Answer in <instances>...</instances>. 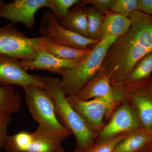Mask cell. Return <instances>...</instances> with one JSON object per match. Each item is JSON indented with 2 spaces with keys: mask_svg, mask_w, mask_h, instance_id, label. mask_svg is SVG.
Returning <instances> with one entry per match:
<instances>
[{
  "mask_svg": "<svg viewBox=\"0 0 152 152\" xmlns=\"http://www.w3.org/2000/svg\"><path fill=\"white\" fill-rule=\"evenodd\" d=\"M152 73V53H151L137 62L122 85L130 86L137 84L149 77Z\"/></svg>",
  "mask_w": 152,
  "mask_h": 152,
  "instance_id": "ffe728a7",
  "label": "cell"
},
{
  "mask_svg": "<svg viewBox=\"0 0 152 152\" xmlns=\"http://www.w3.org/2000/svg\"><path fill=\"white\" fill-rule=\"evenodd\" d=\"M0 83L6 86L18 85L22 87L35 85L44 89L43 76L28 73L20 64V60L0 54Z\"/></svg>",
  "mask_w": 152,
  "mask_h": 152,
  "instance_id": "8fae6325",
  "label": "cell"
},
{
  "mask_svg": "<svg viewBox=\"0 0 152 152\" xmlns=\"http://www.w3.org/2000/svg\"><path fill=\"white\" fill-rule=\"evenodd\" d=\"M67 99L74 110L94 132L97 134L101 130L104 126V117H106L108 111L107 105L102 98L84 101L79 99L75 96H68Z\"/></svg>",
  "mask_w": 152,
  "mask_h": 152,
  "instance_id": "7c38bea8",
  "label": "cell"
},
{
  "mask_svg": "<svg viewBox=\"0 0 152 152\" xmlns=\"http://www.w3.org/2000/svg\"><path fill=\"white\" fill-rule=\"evenodd\" d=\"M138 3V0H114L112 11L129 18L132 12L137 10Z\"/></svg>",
  "mask_w": 152,
  "mask_h": 152,
  "instance_id": "cb8c5ba5",
  "label": "cell"
},
{
  "mask_svg": "<svg viewBox=\"0 0 152 152\" xmlns=\"http://www.w3.org/2000/svg\"><path fill=\"white\" fill-rule=\"evenodd\" d=\"M137 10L152 17V0H138Z\"/></svg>",
  "mask_w": 152,
  "mask_h": 152,
  "instance_id": "4316f807",
  "label": "cell"
},
{
  "mask_svg": "<svg viewBox=\"0 0 152 152\" xmlns=\"http://www.w3.org/2000/svg\"><path fill=\"white\" fill-rule=\"evenodd\" d=\"M127 89L124 85H112L110 77L101 67L97 73L75 96L81 100L101 98L108 107L106 117L110 119L117 108L127 100Z\"/></svg>",
  "mask_w": 152,
  "mask_h": 152,
  "instance_id": "5b68a950",
  "label": "cell"
},
{
  "mask_svg": "<svg viewBox=\"0 0 152 152\" xmlns=\"http://www.w3.org/2000/svg\"><path fill=\"white\" fill-rule=\"evenodd\" d=\"M110 120L109 123L97 133L98 142L132 132L141 128L135 112L127 100L117 108Z\"/></svg>",
  "mask_w": 152,
  "mask_h": 152,
  "instance_id": "9c48e42d",
  "label": "cell"
},
{
  "mask_svg": "<svg viewBox=\"0 0 152 152\" xmlns=\"http://www.w3.org/2000/svg\"><path fill=\"white\" fill-rule=\"evenodd\" d=\"M39 31L42 37L49 42L79 50H86L89 46L95 45L99 42L63 27L51 11L44 13Z\"/></svg>",
  "mask_w": 152,
  "mask_h": 152,
  "instance_id": "52a82bcc",
  "label": "cell"
},
{
  "mask_svg": "<svg viewBox=\"0 0 152 152\" xmlns=\"http://www.w3.org/2000/svg\"><path fill=\"white\" fill-rule=\"evenodd\" d=\"M88 20L89 38L100 42L104 15L94 7H85Z\"/></svg>",
  "mask_w": 152,
  "mask_h": 152,
  "instance_id": "44dd1931",
  "label": "cell"
},
{
  "mask_svg": "<svg viewBox=\"0 0 152 152\" xmlns=\"http://www.w3.org/2000/svg\"><path fill=\"white\" fill-rule=\"evenodd\" d=\"M6 4V3L4 2L2 0H0V10H1L5 5Z\"/></svg>",
  "mask_w": 152,
  "mask_h": 152,
  "instance_id": "f1b7e54d",
  "label": "cell"
},
{
  "mask_svg": "<svg viewBox=\"0 0 152 152\" xmlns=\"http://www.w3.org/2000/svg\"><path fill=\"white\" fill-rule=\"evenodd\" d=\"M152 143V133L142 128L130 132L118 144L113 152H136Z\"/></svg>",
  "mask_w": 152,
  "mask_h": 152,
  "instance_id": "e0dca14e",
  "label": "cell"
},
{
  "mask_svg": "<svg viewBox=\"0 0 152 152\" xmlns=\"http://www.w3.org/2000/svg\"><path fill=\"white\" fill-rule=\"evenodd\" d=\"M148 152H152V151H148Z\"/></svg>",
  "mask_w": 152,
  "mask_h": 152,
  "instance_id": "4dcf8cb0",
  "label": "cell"
},
{
  "mask_svg": "<svg viewBox=\"0 0 152 152\" xmlns=\"http://www.w3.org/2000/svg\"><path fill=\"white\" fill-rule=\"evenodd\" d=\"M51 11L57 20H62L66 15L70 8L79 4L80 0H52Z\"/></svg>",
  "mask_w": 152,
  "mask_h": 152,
  "instance_id": "603a6c76",
  "label": "cell"
},
{
  "mask_svg": "<svg viewBox=\"0 0 152 152\" xmlns=\"http://www.w3.org/2000/svg\"><path fill=\"white\" fill-rule=\"evenodd\" d=\"M61 152H64V151ZM75 152H79V151H78V150H77V151H75Z\"/></svg>",
  "mask_w": 152,
  "mask_h": 152,
  "instance_id": "f546056e",
  "label": "cell"
},
{
  "mask_svg": "<svg viewBox=\"0 0 152 152\" xmlns=\"http://www.w3.org/2000/svg\"><path fill=\"white\" fill-rule=\"evenodd\" d=\"M45 7L51 10L52 0H14L0 10V18L7 19L12 23H22L32 29L36 25V13Z\"/></svg>",
  "mask_w": 152,
  "mask_h": 152,
  "instance_id": "30bf717a",
  "label": "cell"
},
{
  "mask_svg": "<svg viewBox=\"0 0 152 152\" xmlns=\"http://www.w3.org/2000/svg\"><path fill=\"white\" fill-rule=\"evenodd\" d=\"M40 39L28 37L10 23L0 27V54L19 60L33 58L39 49Z\"/></svg>",
  "mask_w": 152,
  "mask_h": 152,
  "instance_id": "8992f818",
  "label": "cell"
},
{
  "mask_svg": "<svg viewBox=\"0 0 152 152\" xmlns=\"http://www.w3.org/2000/svg\"><path fill=\"white\" fill-rule=\"evenodd\" d=\"M80 60L59 58L44 50L40 47L35 57L29 59L20 60V64L26 72L46 70L53 73L60 74L64 69L75 66Z\"/></svg>",
  "mask_w": 152,
  "mask_h": 152,
  "instance_id": "5bb4252c",
  "label": "cell"
},
{
  "mask_svg": "<svg viewBox=\"0 0 152 152\" xmlns=\"http://www.w3.org/2000/svg\"><path fill=\"white\" fill-rule=\"evenodd\" d=\"M6 152H61V143L38 132L22 131L8 136L4 147Z\"/></svg>",
  "mask_w": 152,
  "mask_h": 152,
  "instance_id": "ba28073f",
  "label": "cell"
},
{
  "mask_svg": "<svg viewBox=\"0 0 152 152\" xmlns=\"http://www.w3.org/2000/svg\"><path fill=\"white\" fill-rule=\"evenodd\" d=\"M23 88L29 111L39 124L37 130L61 143L72 134L60 122L53 101L45 90L35 85Z\"/></svg>",
  "mask_w": 152,
  "mask_h": 152,
  "instance_id": "3957f363",
  "label": "cell"
},
{
  "mask_svg": "<svg viewBox=\"0 0 152 152\" xmlns=\"http://www.w3.org/2000/svg\"><path fill=\"white\" fill-rule=\"evenodd\" d=\"M20 95L12 86L0 83V114L10 115L20 110Z\"/></svg>",
  "mask_w": 152,
  "mask_h": 152,
  "instance_id": "d6986e66",
  "label": "cell"
},
{
  "mask_svg": "<svg viewBox=\"0 0 152 152\" xmlns=\"http://www.w3.org/2000/svg\"><path fill=\"white\" fill-rule=\"evenodd\" d=\"M133 86L140 87L145 90L152 96V75L150 76L149 77L141 83Z\"/></svg>",
  "mask_w": 152,
  "mask_h": 152,
  "instance_id": "83f0119b",
  "label": "cell"
},
{
  "mask_svg": "<svg viewBox=\"0 0 152 152\" xmlns=\"http://www.w3.org/2000/svg\"><path fill=\"white\" fill-rule=\"evenodd\" d=\"M39 45L49 53L62 59L81 60L91 51L92 49L79 50L49 42L41 37Z\"/></svg>",
  "mask_w": 152,
  "mask_h": 152,
  "instance_id": "ac0fdd59",
  "label": "cell"
},
{
  "mask_svg": "<svg viewBox=\"0 0 152 152\" xmlns=\"http://www.w3.org/2000/svg\"><path fill=\"white\" fill-rule=\"evenodd\" d=\"M85 7L80 2L74 6L61 20V23H59L67 29L89 38L88 20Z\"/></svg>",
  "mask_w": 152,
  "mask_h": 152,
  "instance_id": "9a60e30c",
  "label": "cell"
},
{
  "mask_svg": "<svg viewBox=\"0 0 152 152\" xmlns=\"http://www.w3.org/2000/svg\"><path fill=\"white\" fill-rule=\"evenodd\" d=\"M114 0H83L81 4L86 6L88 4L93 5L96 10L105 15L112 12V7Z\"/></svg>",
  "mask_w": 152,
  "mask_h": 152,
  "instance_id": "d4e9b609",
  "label": "cell"
},
{
  "mask_svg": "<svg viewBox=\"0 0 152 152\" xmlns=\"http://www.w3.org/2000/svg\"><path fill=\"white\" fill-rule=\"evenodd\" d=\"M45 90L52 98L57 116L61 123L73 134L77 150L83 151L94 143L97 134L90 127L83 117L74 110L60 84V79L43 76Z\"/></svg>",
  "mask_w": 152,
  "mask_h": 152,
  "instance_id": "7a4b0ae2",
  "label": "cell"
},
{
  "mask_svg": "<svg viewBox=\"0 0 152 152\" xmlns=\"http://www.w3.org/2000/svg\"><path fill=\"white\" fill-rule=\"evenodd\" d=\"M118 38L108 37L95 45L91 51L73 67L63 70L60 84L68 96H76L102 67L107 51Z\"/></svg>",
  "mask_w": 152,
  "mask_h": 152,
  "instance_id": "277c9868",
  "label": "cell"
},
{
  "mask_svg": "<svg viewBox=\"0 0 152 152\" xmlns=\"http://www.w3.org/2000/svg\"><path fill=\"white\" fill-rule=\"evenodd\" d=\"M11 121L10 115L0 114V149L4 148L8 135V127Z\"/></svg>",
  "mask_w": 152,
  "mask_h": 152,
  "instance_id": "484cf974",
  "label": "cell"
},
{
  "mask_svg": "<svg viewBox=\"0 0 152 152\" xmlns=\"http://www.w3.org/2000/svg\"><path fill=\"white\" fill-rule=\"evenodd\" d=\"M130 133L121 134L106 140L98 142L97 143H93L83 151H78L80 152H113L118 144Z\"/></svg>",
  "mask_w": 152,
  "mask_h": 152,
  "instance_id": "7402d4cb",
  "label": "cell"
},
{
  "mask_svg": "<svg viewBox=\"0 0 152 152\" xmlns=\"http://www.w3.org/2000/svg\"><path fill=\"white\" fill-rule=\"evenodd\" d=\"M129 18V30L113 43L102 64L112 85L123 84L137 62L152 53V17L137 10Z\"/></svg>",
  "mask_w": 152,
  "mask_h": 152,
  "instance_id": "6da1fadb",
  "label": "cell"
},
{
  "mask_svg": "<svg viewBox=\"0 0 152 152\" xmlns=\"http://www.w3.org/2000/svg\"><path fill=\"white\" fill-rule=\"evenodd\" d=\"M126 86L127 89V100L135 112L141 128L152 133V95L140 87Z\"/></svg>",
  "mask_w": 152,
  "mask_h": 152,
  "instance_id": "4fadbf2b",
  "label": "cell"
},
{
  "mask_svg": "<svg viewBox=\"0 0 152 152\" xmlns=\"http://www.w3.org/2000/svg\"><path fill=\"white\" fill-rule=\"evenodd\" d=\"M132 22L129 18L112 12L104 15L102 39L108 37L119 38L125 34L131 27Z\"/></svg>",
  "mask_w": 152,
  "mask_h": 152,
  "instance_id": "2e32d148",
  "label": "cell"
}]
</instances>
